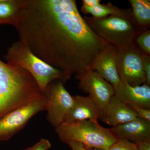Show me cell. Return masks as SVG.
I'll use <instances>...</instances> for the list:
<instances>
[{
  "label": "cell",
  "mask_w": 150,
  "mask_h": 150,
  "mask_svg": "<svg viewBox=\"0 0 150 150\" xmlns=\"http://www.w3.org/2000/svg\"><path fill=\"white\" fill-rule=\"evenodd\" d=\"M13 25L38 58L72 75L91 69L108 43L98 37L81 16L75 0H19Z\"/></svg>",
  "instance_id": "obj_1"
},
{
  "label": "cell",
  "mask_w": 150,
  "mask_h": 150,
  "mask_svg": "<svg viewBox=\"0 0 150 150\" xmlns=\"http://www.w3.org/2000/svg\"><path fill=\"white\" fill-rule=\"evenodd\" d=\"M42 96L28 71L0 60V118Z\"/></svg>",
  "instance_id": "obj_2"
},
{
  "label": "cell",
  "mask_w": 150,
  "mask_h": 150,
  "mask_svg": "<svg viewBox=\"0 0 150 150\" xmlns=\"http://www.w3.org/2000/svg\"><path fill=\"white\" fill-rule=\"evenodd\" d=\"M4 58L7 64L28 71L35 79L42 93L50 83L59 81L65 84L72 76L40 60L20 40L9 47Z\"/></svg>",
  "instance_id": "obj_3"
},
{
  "label": "cell",
  "mask_w": 150,
  "mask_h": 150,
  "mask_svg": "<svg viewBox=\"0 0 150 150\" xmlns=\"http://www.w3.org/2000/svg\"><path fill=\"white\" fill-rule=\"evenodd\" d=\"M55 129L62 142H78L88 149L108 150L118 140L110 129L100 126L98 120L64 122Z\"/></svg>",
  "instance_id": "obj_4"
},
{
  "label": "cell",
  "mask_w": 150,
  "mask_h": 150,
  "mask_svg": "<svg viewBox=\"0 0 150 150\" xmlns=\"http://www.w3.org/2000/svg\"><path fill=\"white\" fill-rule=\"evenodd\" d=\"M83 18L98 37L118 48L131 46L139 33L132 17L109 16L100 18Z\"/></svg>",
  "instance_id": "obj_5"
},
{
  "label": "cell",
  "mask_w": 150,
  "mask_h": 150,
  "mask_svg": "<svg viewBox=\"0 0 150 150\" xmlns=\"http://www.w3.org/2000/svg\"><path fill=\"white\" fill-rule=\"evenodd\" d=\"M64 85L61 81H54L42 92L46 101L47 121L55 129L64 123L74 102L73 96Z\"/></svg>",
  "instance_id": "obj_6"
},
{
  "label": "cell",
  "mask_w": 150,
  "mask_h": 150,
  "mask_svg": "<svg viewBox=\"0 0 150 150\" xmlns=\"http://www.w3.org/2000/svg\"><path fill=\"white\" fill-rule=\"evenodd\" d=\"M143 54L134 43L127 47L117 48L116 66L120 81L131 86L146 83Z\"/></svg>",
  "instance_id": "obj_7"
},
{
  "label": "cell",
  "mask_w": 150,
  "mask_h": 150,
  "mask_svg": "<svg viewBox=\"0 0 150 150\" xmlns=\"http://www.w3.org/2000/svg\"><path fill=\"white\" fill-rule=\"evenodd\" d=\"M43 95L29 103L11 111L0 118V141L10 139L38 112L46 110Z\"/></svg>",
  "instance_id": "obj_8"
},
{
  "label": "cell",
  "mask_w": 150,
  "mask_h": 150,
  "mask_svg": "<svg viewBox=\"0 0 150 150\" xmlns=\"http://www.w3.org/2000/svg\"><path fill=\"white\" fill-rule=\"evenodd\" d=\"M76 75V79L79 81V88L88 94L94 100L101 114L108 103L115 95L113 87L91 69Z\"/></svg>",
  "instance_id": "obj_9"
},
{
  "label": "cell",
  "mask_w": 150,
  "mask_h": 150,
  "mask_svg": "<svg viewBox=\"0 0 150 150\" xmlns=\"http://www.w3.org/2000/svg\"><path fill=\"white\" fill-rule=\"evenodd\" d=\"M117 51L116 46L108 44L96 57L91 67L92 70L99 74L113 88L121 81L116 66Z\"/></svg>",
  "instance_id": "obj_10"
},
{
  "label": "cell",
  "mask_w": 150,
  "mask_h": 150,
  "mask_svg": "<svg viewBox=\"0 0 150 150\" xmlns=\"http://www.w3.org/2000/svg\"><path fill=\"white\" fill-rule=\"evenodd\" d=\"M109 129L117 140H126L136 144L150 140V121L139 117Z\"/></svg>",
  "instance_id": "obj_11"
},
{
  "label": "cell",
  "mask_w": 150,
  "mask_h": 150,
  "mask_svg": "<svg viewBox=\"0 0 150 150\" xmlns=\"http://www.w3.org/2000/svg\"><path fill=\"white\" fill-rule=\"evenodd\" d=\"M113 88L115 96L125 104L150 109V86L146 84L131 86L121 81Z\"/></svg>",
  "instance_id": "obj_12"
},
{
  "label": "cell",
  "mask_w": 150,
  "mask_h": 150,
  "mask_svg": "<svg viewBox=\"0 0 150 150\" xmlns=\"http://www.w3.org/2000/svg\"><path fill=\"white\" fill-rule=\"evenodd\" d=\"M138 118L133 110L114 95L101 112L99 119L114 127L137 120Z\"/></svg>",
  "instance_id": "obj_13"
},
{
  "label": "cell",
  "mask_w": 150,
  "mask_h": 150,
  "mask_svg": "<svg viewBox=\"0 0 150 150\" xmlns=\"http://www.w3.org/2000/svg\"><path fill=\"white\" fill-rule=\"evenodd\" d=\"M74 102L64 122L83 120H98L100 115L99 107L90 96H73Z\"/></svg>",
  "instance_id": "obj_14"
},
{
  "label": "cell",
  "mask_w": 150,
  "mask_h": 150,
  "mask_svg": "<svg viewBox=\"0 0 150 150\" xmlns=\"http://www.w3.org/2000/svg\"><path fill=\"white\" fill-rule=\"evenodd\" d=\"M132 17L139 32L149 30L150 25V0H129Z\"/></svg>",
  "instance_id": "obj_15"
},
{
  "label": "cell",
  "mask_w": 150,
  "mask_h": 150,
  "mask_svg": "<svg viewBox=\"0 0 150 150\" xmlns=\"http://www.w3.org/2000/svg\"><path fill=\"white\" fill-rule=\"evenodd\" d=\"M81 11L84 14H91L94 18H103L109 16L132 17L131 8H119L112 5L111 3L107 4H99L92 7L82 6Z\"/></svg>",
  "instance_id": "obj_16"
},
{
  "label": "cell",
  "mask_w": 150,
  "mask_h": 150,
  "mask_svg": "<svg viewBox=\"0 0 150 150\" xmlns=\"http://www.w3.org/2000/svg\"><path fill=\"white\" fill-rule=\"evenodd\" d=\"M20 10L19 0H0V24L13 26Z\"/></svg>",
  "instance_id": "obj_17"
},
{
  "label": "cell",
  "mask_w": 150,
  "mask_h": 150,
  "mask_svg": "<svg viewBox=\"0 0 150 150\" xmlns=\"http://www.w3.org/2000/svg\"><path fill=\"white\" fill-rule=\"evenodd\" d=\"M135 38L138 46L144 51L143 54L150 56V30H145L137 34Z\"/></svg>",
  "instance_id": "obj_18"
},
{
  "label": "cell",
  "mask_w": 150,
  "mask_h": 150,
  "mask_svg": "<svg viewBox=\"0 0 150 150\" xmlns=\"http://www.w3.org/2000/svg\"><path fill=\"white\" fill-rule=\"evenodd\" d=\"M108 150H138L137 145L124 140H118Z\"/></svg>",
  "instance_id": "obj_19"
},
{
  "label": "cell",
  "mask_w": 150,
  "mask_h": 150,
  "mask_svg": "<svg viewBox=\"0 0 150 150\" xmlns=\"http://www.w3.org/2000/svg\"><path fill=\"white\" fill-rule=\"evenodd\" d=\"M127 105L137 114L138 117L150 121V109H145L134 105Z\"/></svg>",
  "instance_id": "obj_20"
},
{
  "label": "cell",
  "mask_w": 150,
  "mask_h": 150,
  "mask_svg": "<svg viewBox=\"0 0 150 150\" xmlns=\"http://www.w3.org/2000/svg\"><path fill=\"white\" fill-rule=\"evenodd\" d=\"M143 68L146 78V84L150 86V56L143 54Z\"/></svg>",
  "instance_id": "obj_21"
},
{
  "label": "cell",
  "mask_w": 150,
  "mask_h": 150,
  "mask_svg": "<svg viewBox=\"0 0 150 150\" xmlns=\"http://www.w3.org/2000/svg\"><path fill=\"white\" fill-rule=\"evenodd\" d=\"M51 143L48 140L46 139H41L32 146L23 150H48L51 148Z\"/></svg>",
  "instance_id": "obj_22"
},
{
  "label": "cell",
  "mask_w": 150,
  "mask_h": 150,
  "mask_svg": "<svg viewBox=\"0 0 150 150\" xmlns=\"http://www.w3.org/2000/svg\"><path fill=\"white\" fill-rule=\"evenodd\" d=\"M67 144L72 150H100L97 149H91L86 147L83 145L76 142H70L67 143Z\"/></svg>",
  "instance_id": "obj_23"
},
{
  "label": "cell",
  "mask_w": 150,
  "mask_h": 150,
  "mask_svg": "<svg viewBox=\"0 0 150 150\" xmlns=\"http://www.w3.org/2000/svg\"><path fill=\"white\" fill-rule=\"evenodd\" d=\"M82 5L88 7H92L99 4L101 2L100 0H83Z\"/></svg>",
  "instance_id": "obj_24"
},
{
  "label": "cell",
  "mask_w": 150,
  "mask_h": 150,
  "mask_svg": "<svg viewBox=\"0 0 150 150\" xmlns=\"http://www.w3.org/2000/svg\"><path fill=\"white\" fill-rule=\"evenodd\" d=\"M138 150H150V140L137 144Z\"/></svg>",
  "instance_id": "obj_25"
}]
</instances>
